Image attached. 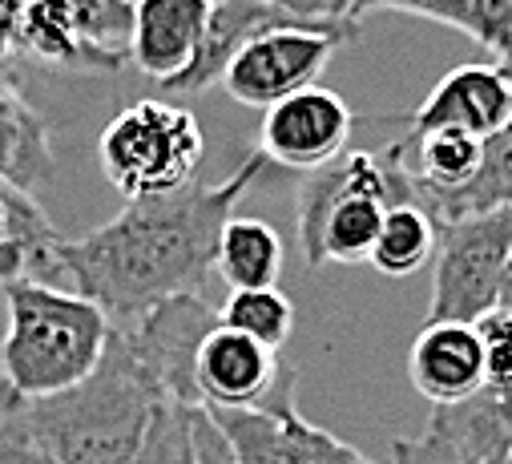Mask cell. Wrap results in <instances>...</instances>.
Segmentation results:
<instances>
[{
	"label": "cell",
	"mask_w": 512,
	"mask_h": 464,
	"mask_svg": "<svg viewBox=\"0 0 512 464\" xmlns=\"http://www.w3.org/2000/svg\"><path fill=\"white\" fill-rule=\"evenodd\" d=\"M0 339H5V291H0ZM9 400V384H5V376H0V404Z\"/></svg>",
	"instance_id": "obj_31"
},
{
	"label": "cell",
	"mask_w": 512,
	"mask_h": 464,
	"mask_svg": "<svg viewBox=\"0 0 512 464\" xmlns=\"http://www.w3.org/2000/svg\"><path fill=\"white\" fill-rule=\"evenodd\" d=\"M412 388L432 404H460L484 388V347L476 323H432L416 335L408 356Z\"/></svg>",
	"instance_id": "obj_13"
},
{
	"label": "cell",
	"mask_w": 512,
	"mask_h": 464,
	"mask_svg": "<svg viewBox=\"0 0 512 464\" xmlns=\"http://www.w3.org/2000/svg\"><path fill=\"white\" fill-rule=\"evenodd\" d=\"M190 412L182 404H162L150 420V432L130 464H194V432Z\"/></svg>",
	"instance_id": "obj_22"
},
{
	"label": "cell",
	"mask_w": 512,
	"mask_h": 464,
	"mask_svg": "<svg viewBox=\"0 0 512 464\" xmlns=\"http://www.w3.org/2000/svg\"><path fill=\"white\" fill-rule=\"evenodd\" d=\"M379 9L412 13V17L440 21V25H452V29L468 33L476 0H355V21H359V17H367V13H379Z\"/></svg>",
	"instance_id": "obj_25"
},
{
	"label": "cell",
	"mask_w": 512,
	"mask_h": 464,
	"mask_svg": "<svg viewBox=\"0 0 512 464\" xmlns=\"http://www.w3.org/2000/svg\"><path fill=\"white\" fill-rule=\"evenodd\" d=\"M428 432L440 436L460 464H512V388L484 384L460 404L432 408Z\"/></svg>",
	"instance_id": "obj_16"
},
{
	"label": "cell",
	"mask_w": 512,
	"mask_h": 464,
	"mask_svg": "<svg viewBox=\"0 0 512 464\" xmlns=\"http://www.w3.org/2000/svg\"><path fill=\"white\" fill-rule=\"evenodd\" d=\"M508 77H512V73H508Z\"/></svg>",
	"instance_id": "obj_33"
},
{
	"label": "cell",
	"mask_w": 512,
	"mask_h": 464,
	"mask_svg": "<svg viewBox=\"0 0 512 464\" xmlns=\"http://www.w3.org/2000/svg\"><path fill=\"white\" fill-rule=\"evenodd\" d=\"M130 33L134 0H0V61L113 73L130 61Z\"/></svg>",
	"instance_id": "obj_5"
},
{
	"label": "cell",
	"mask_w": 512,
	"mask_h": 464,
	"mask_svg": "<svg viewBox=\"0 0 512 464\" xmlns=\"http://www.w3.org/2000/svg\"><path fill=\"white\" fill-rule=\"evenodd\" d=\"M0 464H61L17 416V396L0 404Z\"/></svg>",
	"instance_id": "obj_26"
},
{
	"label": "cell",
	"mask_w": 512,
	"mask_h": 464,
	"mask_svg": "<svg viewBox=\"0 0 512 464\" xmlns=\"http://www.w3.org/2000/svg\"><path fill=\"white\" fill-rule=\"evenodd\" d=\"M0 291H5L0 376L13 396H61L101 364L113 323L97 303L37 279H21Z\"/></svg>",
	"instance_id": "obj_3"
},
{
	"label": "cell",
	"mask_w": 512,
	"mask_h": 464,
	"mask_svg": "<svg viewBox=\"0 0 512 464\" xmlns=\"http://www.w3.org/2000/svg\"><path fill=\"white\" fill-rule=\"evenodd\" d=\"M476 335L484 347V384H504L512 388V311L492 307L488 315L476 319Z\"/></svg>",
	"instance_id": "obj_24"
},
{
	"label": "cell",
	"mask_w": 512,
	"mask_h": 464,
	"mask_svg": "<svg viewBox=\"0 0 512 464\" xmlns=\"http://www.w3.org/2000/svg\"><path fill=\"white\" fill-rule=\"evenodd\" d=\"M190 432H194V464H234V452L222 428L214 424V416L206 412V404L190 412Z\"/></svg>",
	"instance_id": "obj_28"
},
{
	"label": "cell",
	"mask_w": 512,
	"mask_h": 464,
	"mask_svg": "<svg viewBox=\"0 0 512 464\" xmlns=\"http://www.w3.org/2000/svg\"><path fill=\"white\" fill-rule=\"evenodd\" d=\"M214 323H218V311L202 295H178V299L150 307L142 319L125 323L121 331L134 343L142 364L158 376L170 404L202 408V396L194 384V360Z\"/></svg>",
	"instance_id": "obj_10"
},
{
	"label": "cell",
	"mask_w": 512,
	"mask_h": 464,
	"mask_svg": "<svg viewBox=\"0 0 512 464\" xmlns=\"http://www.w3.org/2000/svg\"><path fill=\"white\" fill-rule=\"evenodd\" d=\"M436 243H440V226H436V218L424 206H416V202L388 206L367 263L379 275L408 279V275L424 271V263L436 255Z\"/></svg>",
	"instance_id": "obj_20"
},
{
	"label": "cell",
	"mask_w": 512,
	"mask_h": 464,
	"mask_svg": "<svg viewBox=\"0 0 512 464\" xmlns=\"http://www.w3.org/2000/svg\"><path fill=\"white\" fill-rule=\"evenodd\" d=\"M267 158L254 150L214 186H182L154 198H134L125 210L57 251V279L97 303L113 327L142 319L150 307L198 295L218 259V235L246 190L263 178Z\"/></svg>",
	"instance_id": "obj_1"
},
{
	"label": "cell",
	"mask_w": 512,
	"mask_h": 464,
	"mask_svg": "<svg viewBox=\"0 0 512 464\" xmlns=\"http://www.w3.org/2000/svg\"><path fill=\"white\" fill-rule=\"evenodd\" d=\"M218 323L230 331H242L246 339L283 352V343L295 331V303L279 287H254V291H230V299L218 311Z\"/></svg>",
	"instance_id": "obj_21"
},
{
	"label": "cell",
	"mask_w": 512,
	"mask_h": 464,
	"mask_svg": "<svg viewBox=\"0 0 512 464\" xmlns=\"http://www.w3.org/2000/svg\"><path fill=\"white\" fill-rule=\"evenodd\" d=\"M496 307H508L512 311V259H508V271H504V283H500V303Z\"/></svg>",
	"instance_id": "obj_30"
},
{
	"label": "cell",
	"mask_w": 512,
	"mask_h": 464,
	"mask_svg": "<svg viewBox=\"0 0 512 464\" xmlns=\"http://www.w3.org/2000/svg\"><path fill=\"white\" fill-rule=\"evenodd\" d=\"M206 154L202 126L190 109L170 101H134L97 138L105 178L125 198H154L194 182Z\"/></svg>",
	"instance_id": "obj_6"
},
{
	"label": "cell",
	"mask_w": 512,
	"mask_h": 464,
	"mask_svg": "<svg viewBox=\"0 0 512 464\" xmlns=\"http://www.w3.org/2000/svg\"><path fill=\"white\" fill-rule=\"evenodd\" d=\"M412 202L400 146L343 150L319 170H307L295 194L299 247L307 267L367 263L388 206Z\"/></svg>",
	"instance_id": "obj_4"
},
{
	"label": "cell",
	"mask_w": 512,
	"mask_h": 464,
	"mask_svg": "<svg viewBox=\"0 0 512 464\" xmlns=\"http://www.w3.org/2000/svg\"><path fill=\"white\" fill-rule=\"evenodd\" d=\"M359 37V25L347 29H307V25H283L267 29L238 49V57L222 73V89L250 109H271L283 97L307 89L319 81L327 61L339 45H351Z\"/></svg>",
	"instance_id": "obj_8"
},
{
	"label": "cell",
	"mask_w": 512,
	"mask_h": 464,
	"mask_svg": "<svg viewBox=\"0 0 512 464\" xmlns=\"http://www.w3.org/2000/svg\"><path fill=\"white\" fill-rule=\"evenodd\" d=\"M194 384L206 408H259L291 384V368H283L271 347L214 323L198 347Z\"/></svg>",
	"instance_id": "obj_11"
},
{
	"label": "cell",
	"mask_w": 512,
	"mask_h": 464,
	"mask_svg": "<svg viewBox=\"0 0 512 464\" xmlns=\"http://www.w3.org/2000/svg\"><path fill=\"white\" fill-rule=\"evenodd\" d=\"M9 194H13V182L0 178V226H5V214H9Z\"/></svg>",
	"instance_id": "obj_32"
},
{
	"label": "cell",
	"mask_w": 512,
	"mask_h": 464,
	"mask_svg": "<svg viewBox=\"0 0 512 464\" xmlns=\"http://www.w3.org/2000/svg\"><path fill=\"white\" fill-rule=\"evenodd\" d=\"M508 206H512V122H504L480 142V162L472 178L448 198H440L432 218L440 226V222H456L472 214H496Z\"/></svg>",
	"instance_id": "obj_19"
},
{
	"label": "cell",
	"mask_w": 512,
	"mask_h": 464,
	"mask_svg": "<svg viewBox=\"0 0 512 464\" xmlns=\"http://www.w3.org/2000/svg\"><path fill=\"white\" fill-rule=\"evenodd\" d=\"M355 130V113L351 105L323 89L307 85L279 105L263 109V126H259V154L267 162H279L287 170H319L331 158H339L351 142Z\"/></svg>",
	"instance_id": "obj_9"
},
{
	"label": "cell",
	"mask_w": 512,
	"mask_h": 464,
	"mask_svg": "<svg viewBox=\"0 0 512 464\" xmlns=\"http://www.w3.org/2000/svg\"><path fill=\"white\" fill-rule=\"evenodd\" d=\"M214 0H134V33H130V61L154 77H178L210 21Z\"/></svg>",
	"instance_id": "obj_14"
},
{
	"label": "cell",
	"mask_w": 512,
	"mask_h": 464,
	"mask_svg": "<svg viewBox=\"0 0 512 464\" xmlns=\"http://www.w3.org/2000/svg\"><path fill=\"white\" fill-rule=\"evenodd\" d=\"M283 25H299L291 21L287 13L271 9L267 0H214V9H210V21H206V33L190 57V65L166 81V93H202L210 89L214 81H222L226 65L238 57V49L246 41H254L259 33L267 29H283ZM311 29V25H307Z\"/></svg>",
	"instance_id": "obj_15"
},
{
	"label": "cell",
	"mask_w": 512,
	"mask_h": 464,
	"mask_svg": "<svg viewBox=\"0 0 512 464\" xmlns=\"http://www.w3.org/2000/svg\"><path fill=\"white\" fill-rule=\"evenodd\" d=\"M53 174L57 158L49 142V122L29 105L21 85L0 69V178L33 194L37 186L53 182Z\"/></svg>",
	"instance_id": "obj_17"
},
{
	"label": "cell",
	"mask_w": 512,
	"mask_h": 464,
	"mask_svg": "<svg viewBox=\"0 0 512 464\" xmlns=\"http://www.w3.org/2000/svg\"><path fill=\"white\" fill-rule=\"evenodd\" d=\"M468 37L488 49L504 73H512V0H476Z\"/></svg>",
	"instance_id": "obj_23"
},
{
	"label": "cell",
	"mask_w": 512,
	"mask_h": 464,
	"mask_svg": "<svg viewBox=\"0 0 512 464\" xmlns=\"http://www.w3.org/2000/svg\"><path fill=\"white\" fill-rule=\"evenodd\" d=\"M504 122H512V77L500 65H460L444 73L412 113V134L460 130L488 138Z\"/></svg>",
	"instance_id": "obj_12"
},
{
	"label": "cell",
	"mask_w": 512,
	"mask_h": 464,
	"mask_svg": "<svg viewBox=\"0 0 512 464\" xmlns=\"http://www.w3.org/2000/svg\"><path fill=\"white\" fill-rule=\"evenodd\" d=\"M162 404L170 400L158 376L113 327L101 364L77 388L49 400L17 396V416L61 464H130Z\"/></svg>",
	"instance_id": "obj_2"
},
{
	"label": "cell",
	"mask_w": 512,
	"mask_h": 464,
	"mask_svg": "<svg viewBox=\"0 0 512 464\" xmlns=\"http://www.w3.org/2000/svg\"><path fill=\"white\" fill-rule=\"evenodd\" d=\"M267 5L279 9V13H287L299 25H311V29H347V25H359L355 21V0H267Z\"/></svg>",
	"instance_id": "obj_27"
},
{
	"label": "cell",
	"mask_w": 512,
	"mask_h": 464,
	"mask_svg": "<svg viewBox=\"0 0 512 464\" xmlns=\"http://www.w3.org/2000/svg\"><path fill=\"white\" fill-rule=\"evenodd\" d=\"M392 464H460V460H456V452L440 436L424 432V436L392 440Z\"/></svg>",
	"instance_id": "obj_29"
},
{
	"label": "cell",
	"mask_w": 512,
	"mask_h": 464,
	"mask_svg": "<svg viewBox=\"0 0 512 464\" xmlns=\"http://www.w3.org/2000/svg\"><path fill=\"white\" fill-rule=\"evenodd\" d=\"M512 259V206L440 222L432 323H476L500 303V283Z\"/></svg>",
	"instance_id": "obj_7"
},
{
	"label": "cell",
	"mask_w": 512,
	"mask_h": 464,
	"mask_svg": "<svg viewBox=\"0 0 512 464\" xmlns=\"http://www.w3.org/2000/svg\"><path fill=\"white\" fill-rule=\"evenodd\" d=\"M214 271L230 291H254L275 287L283 275V239L279 230L263 218L230 214L218 235V259Z\"/></svg>",
	"instance_id": "obj_18"
}]
</instances>
